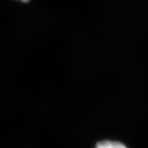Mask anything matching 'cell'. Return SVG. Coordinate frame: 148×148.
Returning <instances> with one entry per match:
<instances>
[{
  "mask_svg": "<svg viewBox=\"0 0 148 148\" xmlns=\"http://www.w3.org/2000/svg\"><path fill=\"white\" fill-rule=\"evenodd\" d=\"M96 148H127L123 144L117 141H104L99 142L96 145Z\"/></svg>",
  "mask_w": 148,
  "mask_h": 148,
  "instance_id": "6da1fadb",
  "label": "cell"
},
{
  "mask_svg": "<svg viewBox=\"0 0 148 148\" xmlns=\"http://www.w3.org/2000/svg\"><path fill=\"white\" fill-rule=\"evenodd\" d=\"M21 2H29V0H20Z\"/></svg>",
  "mask_w": 148,
  "mask_h": 148,
  "instance_id": "7a4b0ae2",
  "label": "cell"
}]
</instances>
